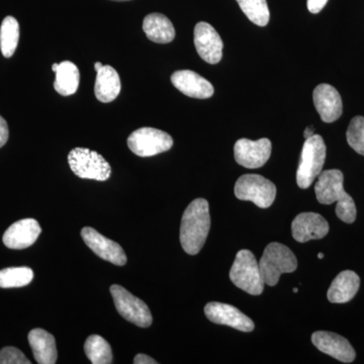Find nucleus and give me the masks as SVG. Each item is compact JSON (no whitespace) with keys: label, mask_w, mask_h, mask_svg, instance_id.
I'll list each match as a JSON object with an SVG mask.
<instances>
[{"label":"nucleus","mask_w":364,"mask_h":364,"mask_svg":"<svg viewBox=\"0 0 364 364\" xmlns=\"http://www.w3.org/2000/svg\"><path fill=\"white\" fill-rule=\"evenodd\" d=\"M210 229L208 203L205 198H196L189 203L182 215L181 244L189 255H196L205 245Z\"/></svg>","instance_id":"1"},{"label":"nucleus","mask_w":364,"mask_h":364,"mask_svg":"<svg viewBox=\"0 0 364 364\" xmlns=\"http://www.w3.org/2000/svg\"><path fill=\"white\" fill-rule=\"evenodd\" d=\"M343 181V173L340 170H325L318 176L315 193L318 202L322 205L337 203V217L347 224H352L355 221L358 210L353 198L344 191Z\"/></svg>","instance_id":"2"},{"label":"nucleus","mask_w":364,"mask_h":364,"mask_svg":"<svg viewBox=\"0 0 364 364\" xmlns=\"http://www.w3.org/2000/svg\"><path fill=\"white\" fill-rule=\"evenodd\" d=\"M259 268L264 284L277 286L280 275L296 272L298 260L296 255L284 244L273 242L267 246L259 261Z\"/></svg>","instance_id":"3"},{"label":"nucleus","mask_w":364,"mask_h":364,"mask_svg":"<svg viewBox=\"0 0 364 364\" xmlns=\"http://www.w3.org/2000/svg\"><path fill=\"white\" fill-rule=\"evenodd\" d=\"M230 279L235 286L252 296H259L264 289L259 263L254 254L246 249L237 253L230 270Z\"/></svg>","instance_id":"4"},{"label":"nucleus","mask_w":364,"mask_h":364,"mask_svg":"<svg viewBox=\"0 0 364 364\" xmlns=\"http://www.w3.org/2000/svg\"><path fill=\"white\" fill-rule=\"evenodd\" d=\"M326 160V145L320 135H314L306 139L301 150L296 183L299 188L306 189L312 186L314 181L322 172Z\"/></svg>","instance_id":"5"},{"label":"nucleus","mask_w":364,"mask_h":364,"mask_svg":"<svg viewBox=\"0 0 364 364\" xmlns=\"http://www.w3.org/2000/svg\"><path fill=\"white\" fill-rule=\"evenodd\" d=\"M68 163L72 172L80 178L105 181L111 177V165L95 151L74 148L69 153Z\"/></svg>","instance_id":"6"},{"label":"nucleus","mask_w":364,"mask_h":364,"mask_svg":"<svg viewBox=\"0 0 364 364\" xmlns=\"http://www.w3.org/2000/svg\"><path fill=\"white\" fill-rule=\"evenodd\" d=\"M234 193L238 200H248L257 207L267 208L274 202L277 188L265 177L258 174H245L237 181Z\"/></svg>","instance_id":"7"},{"label":"nucleus","mask_w":364,"mask_h":364,"mask_svg":"<svg viewBox=\"0 0 364 364\" xmlns=\"http://www.w3.org/2000/svg\"><path fill=\"white\" fill-rule=\"evenodd\" d=\"M128 146L136 156L151 157L171 149L173 139L157 129L141 128L129 136Z\"/></svg>","instance_id":"8"},{"label":"nucleus","mask_w":364,"mask_h":364,"mask_svg":"<svg viewBox=\"0 0 364 364\" xmlns=\"http://www.w3.org/2000/svg\"><path fill=\"white\" fill-rule=\"evenodd\" d=\"M111 294L117 311L122 317L141 328H147L152 324L150 309L142 299L133 296L119 284L111 287Z\"/></svg>","instance_id":"9"},{"label":"nucleus","mask_w":364,"mask_h":364,"mask_svg":"<svg viewBox=\"0 0 364 364\" xmlns=\"http://www.w3.org/2000/svg\"><path fill=\"white\" fill-rule=\"evenodd\" d=\"M272 145L267 138L257 141L240 139L234 146L235 160L245 168H260L269 159Z\"/></svg>","instance_id":"10"},{"label":"nucleus","mask_w":364,"mask_h":364,"mask_svg":"<svg viewBox=\"0 0 364 364\" xmlns=\"http://www.w3.org/2000/svg\"><path fill=\"white\" fill-rule=\"evenodd\" d=\"M81 236L86 245L97 254L98 257L119 267L126 264V253L117 242L107 239L104 235L98 233L97 230L90 227L83 228Z\"/></svg>","instance_id":"11"},{"label":"nucleus","mask_w":364,"mask_h":364,"mask_svg":"<svg viewBox=\"0 0 364 364\" xmlns=\"http://www.w3.org/2000/svg\"><path fill=\"white\" fill-rule=\"evenodd\" d=\"M205 314L210 322L218 325H226L242 332L253 331L254 323L245 314L228 304L212 301L205 306Z\"/></svg>","instance_id":"12"},{"label":"nucleus","mask_w":364,"mask_h":364,"mask_svg":"<svg viewBox=\"0 0 364 364\" xmlns=\"http://www.w3.org/2000/svg\"><path fill=\"white\" fill-rule=\"evenodd\" d=\"M195 46L200 58L207 63L217 64L221 61L224 43L210 23L200 21L196 26Z\"/></svg>","instance_id":"13"},{"label":"nucleus","mask_w":364,"mask_h":364,"mask_svg":"<svg viewBox=\"0 0 364 364\" xmlns=\"http://www.w3.org/2000/svg\"><path fill=\"white\" fill-rule=\"evenodd\" d=\"M312 342L318 350L332 356L341 363H351L355 359V350L349 343L348 340L340 336L336 333L315 332L312 335Z\"/></svg>","instance_id":"14"},{"label":"nucleus","mask_w":364,"mask_h":364,"mask_svg":"<svg viewBox=\"0 0 364 364\" xmlns=\"http://www.w3.org/2000/svg\"><path fill=\"white\" fill-rule=\"evenodd\" d=\"M328 232L329 224L322 215L316 213H301L291 223L294 239L299 243L324 238Z\"/></svg>","instance_id":"15"},{"label":"nucleus","mask_w":364,"mask_h":364,"mask_svg":"<svg viewBox=\"0 0 364 364\" xmlns=\"http://www.w3.org/2000/svg\"><path fill=\"white\" fill-rule=\"evenodd\" d=\"M314 105L325 123H333L341 117L343 112L341 97L332 85H318L313 93Z\"/></svg>","instance_id":"16"},{"label":"nucleus","mask_w":364,"mask_h":364,"mask_svg":"<svg viewBox=\"0 0 364 364\" xmlns=\"http://www.w3.org/2000/svg\"><path fill=\"white\" fill-rule=\"evenodd\" d=\"M42 229L35 219H23L14 223L4 235V245L9 249H26L32 246Z\"/></svg>","instance_id":"17"},{"label":"nucleus","mask_w":364,"mask_h":364,"mask_svg":"<svg viewBox=\"0 0 364 364\" xmlns=\"http://www.w3.org/2000/svg\"><path fill=\"white\" fill-rule=\"evenodd\" d=\"M172 85L189 97L205 100L214 95V86L207 79L191 70L174 72L171 76Z\"/></svg>","instance_id":"18"},{"label":"nucleus","mask_w":364,"mask_h":364,"mask_svg":"<svg viewBox=\"0 0 364 364\" xmlns=\"http://www.w3.org/2000/svg\"><path fill=\"white\" fill-rule=\"evenodd\" d=\"M28 343L32 348L33 358L40 364H55L58 358L56 340L46 330L33 329L28 333Z\"/></svg>","instance_id":"19"},{"label":"nucleus","mask_w":364,"mask_h":364,"mask_svg":"<svg viewBox=\"0 0 364 364\" xmlns=\"http://www.w3.org/2000/svg\"><path fill=\"white\" fill-rule=\"evenodd\" d=\"M359 286L360 279L355 272L351 270L340 272L329 287L328 299L334 304L348 303L358 294Z\"/></svg>","instance_id":"20"},{"label":"nucleus","mask_w":364,"mask_h":364,"mask_svg":"<svg viewBox=\"0 0 364 364\" xmlns=\"http://www.w3.org/2000/svg\"><path fill=\"white\" fill-rule=\"evenodd\" d=\"M121 90V79L116 69L109 65L102 66L95 79V93L97 100L105 104L114 102Z\"/></svg>","instance_id":"21"},{"label":"nucleus","mask_w":364,"mask_h":364,"mask_svg":"<svg viewBox=\"0 0 364 364\" xmlns=\"http://www.w3.org/2000/svg\"><path fill=\"white\" fill-rule=\"evenodd\" d=\"M143 31L148 39L158 44H168L176 38V30L167 16L150 14L144 18Z\"/></svg>","instance_id":"22"},{"label":"nucleus","mask_w":364,"mask_h":364,"mask_svg":"<svg viewBox=\"0 0 364 364\" xmlns=\"http://www.w3.org/2000/svg\"><path fill=\"white\" fill-rule=\"evenodd\" d=\"M55 79L54 88L59 95L69 97L78 90L80 73L77 66L70 61H64L58 64Z\"/></svg>","instance_id":"23"},{"label":"nucleus","mask_w":364,"mask_h":364,"mask_svg":"<svg viewBox=\"0 0 364 364\" xmlns=\"http://www.w3.org/2000/svg\"><path fill=\"white\" fill-rule=\"evenodd\" d=\"M20 26L14 16H6L0 28V49L6 58H11L18 48Z\"/></svg>","instance_id":"24"},{"label":"nucleus","mask_w":364,"mask_h":364,"mask_svg":"<svg viewBox=\"0 0 364 364\" xmlns=\"http://www.w3.org/2000/svg\"><path fill=\"white\" fill-rule=\"evenodd\" d=\"M86 356L93 364H111L112 351L111 345L100 335H91L85 344Z\"/></svg>","instance_id":"25"},{"label":"nucleus","mask_w":364,"mask_h":364,"mask_svg":"<svg viewBox=\"0 0 364 364\" xmlns=\"http://www.w3.org/2000/svg\"><path fill=\"white\" fill-rule=\"evenodd\" d=\"M33 272L30 267H9L0 270V287H23L32 282Z\"/></svg>","instance_id":"26"},{"label":"nucleus","mask_w":364,"mask_h":364,"mask_svg":"<svg viewBox=\"0 0 364 364\" xmlns=\"http://www.w3.org/2000/svg\"><path fill=\"white\" fill-rule=\"evenodd\" d=\"M239 6L249 21L259 26H265L269 23V9L267 0H236Z\"/></svg>","instance_id":"27"},{"label":"nucleus","mask_w":364,"mask_h":364,"mask_svg":"<svg viewBox=\"0 0 364 364\" xmlns=\"http://www.w3.org/2000/svg\"><path fill=\"white\" fill-rule=\"evenodd\" d=\"M349 146L364 156V117L358 116L351 119L346 133Z\"/></svg>","instance_id":"28"},{"label":"nucleus","mask_w":364,"mask_h":364,"mask_svg":"<svg viewBox=\"0 0 364 364\" xmlns=\"http://www.w3.org/2000/svg\"><path fill=\"white\" fill-rule=\"evenodd\" d=\"M0 364H31V361L20 349L4 347L0 351Z\"/></svg>","instance_id":"29"},{"label":"nucleus","mask_w":364,"mask_h":364,"mask_svg":"<svg viewBox=\"0 0 364 364\" xmlns=\"http://www.w3.org/2000/svg\"><path fill=\"white\" fill-rule=\"evenodd\" d=\"M328 0H308L306 6L312 14H318L327 4Z\"/></svg>","instance_id":"30"},{"label":"nucleus","mask_w":364,"mask_h":364,"mask_svg":"<svg viewBox=\"0 0 364 364\" xmlns=\"http://www.w3.org/2000/svg\"><path fill=\"white\" fill-rule=\"evenodd\" d=\"M9 126H7L6 119L0 116V148L6 145L7 140H9Z\"/></svg>","instance_id":"31"},{"label":"nucleus","mask_w":364,"mask_h":364,"mask_svg":"<svg viewBox=\"0 0 364 364\" xmlns=\"http://www.w3.org/2000/svg\"><path fill=\"white\" fill-rule=\"evenodd\" d=\"M134 363L135 364H156L157 361L154 360L150 356L146 355V354H136L135 358H134Z\"/></svg>","instance_id":"32"},{"label":"nucleus","mask_w":364,"mask_h":364,"mask_svg":"<svg viewBox=\"0 0 364 364\" xmlns=\"http://www.w3.org/2000/svg\"><path fill=\"white\" fill-rule=\"evenodd\" d=\"M314 132L315 131H314L313 127H308L305 130V133H304V136H305V139L311 138V136L315 135Z\"/></svg>","instance_id":"33"},{"label":"nucleus","mask_w":364,"mask_h":364,"mask_svg":"<svg viewBox=\"0 0 364 364\" xmlns=\"http://www.w3.org/2000/svg\"><path fill=\"white\" fill-rule=\"evenodd\" d=\"M104 66L102 65V63H100V62H97V63L95 64V71H98V70H100V69H102V67Z\"/></svg>","instance_id":"34"},{"label":"nucleus","mask_w":364,"mask_h":364,"mask_svg":"<svg viewBox=\"0 0 364 364\" xmlns=\"http://www.w3.org/2000/svg\"><path fill=\"white\" fill-rule=\"evenodd\" d=\"M57 68H58V64H53V66H52V70L54 71V72H56L57 71Z\"/></svg>","instance_id":"35"},{"label":"nucleus","mask_w":364,"mask_h":364,"mask_svg":"<svg viewBox=\"0 0 364 364\" xmlns=\"http://www.w3.org/2000/svg\"><path fill=\"white\" fill-rule=\"evenodd\" d=\"M318 259H323V258H324V254L318 253Z\"/></svg>","instance_id":"36"},{"label":"nucleus","mask_w":364,"mask_h":364,"mask_svg":"<svg viewBox=\"0 0 364 364\" xmlns=\"http://www.w3.org/2000/svg\"><path fill=\"white\" fill-rule=\"evenodd\" d=\"M298 291H299V289H296V287H294V293H298Z\"/></svg>","instance_id":"37"},{"label":"nucleus","mask_w":364,"mask_h":364,"mask_svg":"<svg viewBox=\"0 0 364 364\" xmlns=\"http://www.w3.org/2000/svg\"><path fill=\"white\" fill-rule=\"evenodd\" d=\"M114 1H129V0H114Z\"/></svg>","instance_id":"38"}]
</instances>
